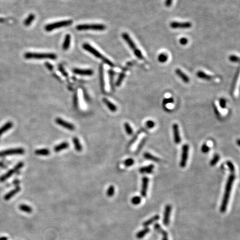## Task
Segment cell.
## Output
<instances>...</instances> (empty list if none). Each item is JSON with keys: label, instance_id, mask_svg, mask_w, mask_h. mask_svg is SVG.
I'll use <instances>...</instances> for the list:
<instances>
[{"label": "cell", "instance_id": "17", "mask_svg": "<svg viewBox=\"0 0 240 240\" xmlns=\"http://www.w3.org/2000/svg\"><path fill=\"white\" fill-rule=\"evenodd\" d=\"M155 168V166L154 164H149L148 166H146L139 168V172L141 174H151L153 172L154 169Z\"/></svg>", "mask_w": 240, "mask_h": 240}, {"label": "cell", "instance_id": "39", "mask_svg": "<svg viewBox=\"0 0 240 240\" xmlns=\"http://www.w3.org/2000/svg\"><path fill=\"white\" fill-rule=\"evenodd\" d=\"M131 202L134 205H138L141 202V197L138 196H135L132 198Z\"/></svg>", "mask_w": 240, "mask_h": 240}, {"label": "cell", "instance_id": "16", "mask_svg": "<svg viewBox=\"0 0 240 240\" xmlns=\"http://www.w3.org/2000/svg\"><path fill=\"white\" fill-rule=\"evenodd\" d=\"M175 73L177 76H178L180 79L182 80L183 82L186 83L190 82L189 77L185 73L183 72L182 70H180V69H176Z\"/></svg>", "mask_w": 240, "mask_h": 240}, {"label": "cell", "instance_id": "52", "mask_svg": "<svg viewBox=\"0 0 240 240\" xmlns=\"http://www.w3.org/2000/svg\"><path fill=\"white\" fill-rule=\"evenodd\" d=\"M172 2H173V0H166L165 2H164L165 6L167 7H170L172 5Z\"/></svg>", "mask_w": 240, "mask_h": 240}, {"label": "cell", "instance_id": "35", "mask_svg": "<svg viewBox=\"0 0 240 240\" xmlns=\"http://www.w3.org/2000/svg\"><path fill=\"white\" fill-rule=\"evenodd\" d=\"M35 16L34 14H30L28 16V17L25 19V21L24 22V25L26 26H28L30 25H31L32 21L35 19Z\"/></svg>", "mask_w": 240, "mask_h": 240}, {"label": "cell", "instance_id": "1", "mask_svg": "<svg viewBox=\"0 0 240 240\" xmlns=\"http://www.w3.org/2000/svg\"><path fill=\"white\" fill-rule=\"evenodd\" d=\"M235 180V174H231L228 176L227 182L226 184V187L224 189V195L221 203L220 207V211L222 213H224L226 211L228 207V203L229 202V199L230 197L231 192L232 190V186L234 184V181Z\"/></svg>", "mask_w": 240, "mask_h": 240}, {"label": "cell", "instance_id": "10", "mask_svg": "<svg viewBox=\"0 0 240 240\" xmlns=\"http://www.w3.org/2000/svg\"><path fill=\"white\" fill-rule=\"evenodd\" d=\"M25 152L24 150L21 148H18V149H10V150H7L5 151L1 152H0V157H3L5 156L11 155H21L23 154Z\"/></svg>", "mask_w": 240, "mask_h": 240}, {"label": "cell", "instance_id": "15", "mask_svg": "<svg viewBox=\"0 0 240 240\" xmlns=\"http://www.w3.org/2000/svg\"><path fill=\"white\" fill-rule=\"evenodd\" d=\"M73 72L77 75H83V76H91L94 74V71L90 69H75L73 70Z\"/></svg>", "mask_w": 240, "mask_h": 240}, {"label": "cell", "instance_id": "19", "mask_svg": "<svg viewBox=\"0 0 240 240\" xmlns=\"http://www.w3.org/2000/svg\"><path fill=\"white\" fill-rule=\"evenodd\" d=\"M102 101L104 102V104H106V105L108 106V109H109L111 112H116V111H117V106H116V105H115L114 104H112L111 101H109L107 98H103Z\"/></svg>", "mask_w": 240, "mask_h": 240}, {"label": "cell", "instance_id": "12", "mask_svg": "<svg viewBox=\"0 0 240 240\" xmlns=\"http://www.w3.org/2000/svg\"><path fill=\"white\" fill-rule=\"evenodd\" d=\"M172 207L170 205H167L165 207L164 211V215L163 218V224L164 226H168L170 224V217Z\"/></svg>", "mask_w": 240, "mask_h": 240}, {"label": "cell", "instance_id": "34", "mask_svg": "<svg viewBox=\"0 0 240 240\" xmlns=\"http://www.w3.org/2000/svg\"><path fill=\"white\" fill-rule=\"evenodd\" d=\"M102 67L103 66H101V67H100V82H101V89L103 90V91H104V72H103V67Z\"/></svg>", "mask_w": 240, "mask_h": 240}, {"label": "cell", "instance_id": "38", "mask_svg": "<svg viewBox=\"0 0 240 240\" xmlns=\"http://www.w3.org/2000/svg\"><path fill=\"white\" fill-rule=\"evenodd\" d=\"M134 163H135L134 160L132 158H129L125 160V161L123 162V164L127 168H129V167L132 166L133 164H134Z\"/></svg>", "mask_w": 240, "mask_h": 240}, {"label": "cell", "instance_id": "2", "mask_svg": "<svg viewBox=\"0 0 240 240\" xmlns=\"http://www.w3.org/2000/svg\"><path fill=\"white\" fill-rule=\"evenodd\" d=\"M122 37L123 40L126 41V42L129 45V46L131 48V49L133 51V52H134V54L136 57H137L139 60H143L144 57L142 55L141 51L139 50V48H137L135 43L134 42V41H133L132 39L130 37L129 35L126 32H124L122 34Z\"/></svg>", "mask_w": 240, "mask_h": 240}, {"label": "cell", "instance_id": "57", "mask_svg": "<svg viewBox=\"0 0 240 240\" xmlns=\"http://www.w3.org/2000/svg\"><path fill=\"white\" fill-rule=\"evenodd\" d=\"M4 21H5V19H2V18H0V23H2Z\"/></svg>", "mask_w": 240, "mask_h": 240}, {"label": "cell", "instance_id": "47", "mask_svg": "<svg viewBox=\"0 0 240 240\" xmlns=\"http://www.w3.org/2000/svg\"><path fill=\"white\" fill-rule=\"evenodd\" d=\"M146 141V139L144 138V139H143L141 141V142H139V145H138V147H137V151H136L137 152H139L140 151V150L142 149L143 146L145 144Z\"/></svg>", "mask_w": 240, "mask_h": 240}, {"label": "cell", "instance_id": "26", "mask_svg": "<svg viewBox=\"0 0 240 240\" xmlns=\"http://www.w3.org/2000/svg\"><path fill=\"white\" fill-rule=\"evenodd\" d=\"M150 231V229L149 228H145L144 229L140 231L136 234V238L138 239H141L145 236L146 235L149 233Z\"/></svg>", "mask_w": 240, "mask_h": 240}, {"label": "cell", "instance_id": "6", "mask_svg": "<svg viewBox=\"0 0 240 240\" xmlns=\"http://www.w3.org/2000/svg\"><path fill=\"white\" fill-rule=\"evenodd\" d=\"M77 30H94L103 31L106 29V26L102 24H82L79 25L76 27Z\"/></svg>", "mask_w": 240, "mask_h": 240}, {"label": "cell", "instance_id": "48", "mask_svg": "<svg viewBox=\"0 0 240 240\" xmlns=\"http://www.w3.org/2000/svg\"><path fill=\"white\" fill-rule=\"evenodd\" d=\"M229 60L232 62H238L240 61L239 57L236 55H231L229 57Z\"/></svg>", "mask_w": 240, "mask_h": 240}, {"label": "cell", "instance_id": "5", "mask_svg": "<svg viewBox=\"0 0 240 240\" xmlns=\"http://www.w3.org/2000/svg\"><path fill=\"white\" fill-rule=\"evenodd\" d=\"M72 20H65V21H60V22L51 23V24H48V25L46 26L45 30L47 31H51L55 29H59L61 27H63L70 25L72 23Z\"/></svg>", "mask_w": 240, "mask_h": 240}, {"label": "cell", "instance_id": "55", "mask_svg": "<svg viewBox=\"0 0 240 240\" xmlns=\"http://www.w3.org/2000/svg\"><path fill=\"white\" fill-rule=\"evenodd\" d=\"M46 65L48 66V68L50 70H52V68H53L52 66L50 64H48V63H46Z\"/></svg>", "mask_w": 240, "mask_h": 240}, {"label": "cell", "instance_id": "37", "mask_svg": "<svg viewBox=\"0 0 240 240\" xmlns=\"http://www.w3.org/2000/svg\"><path fill=\"white\" fill-rule=\"evenodd\" d=\"M220 155H218V154H215V155L214 156L213 158H212L211 160L210 161V164H211V166H215L216 164H217V162H218L219 160H220Z\"/></svg>", "mask_w": 240, "mask_h": 240}, {"label": "cell", "instance_id": "25", "mask_svg": "<svg viewBox=\"0 0 240 240\" xmlns=\"http://www.w3.org/2000/svg\"><path fill=\"white\" fill-rule=\"evenodd\" d=\"M70 42H71V36L69 34H67L65 36V40L62 45L63 50L66 51L69 49V48H70Z\"/></svg>", "mask_w": 240, "mask_h": 240}, {"label": "cell", "instance_id": "8", "mask_svg": "<svg viewBox=\"0 0 240 240\" xmlns=\"http://www.w3.org/2000/svg\"><path fill=\"white\" fill-rule=\"evenodd\" d=\"M23 166V163L21 162H19L11 170L9 171V172H7L6 174L3 175L1 177H0V181L3 182V181H6L7 179H8L9 177H11L13 174L16 173V172H17L19 170V169L21 168Z\"/></svg>", "mask_w": 240, "mask_h": 240}, {"label": "cell", "instance_id": "44", "mask_svg": "<svg viewBox=\"0 0 240 240\" xmlns=\"http://www.w3.org/2000/svg\"><path fill=\"white\" fill-rule=\"evenodd\" d=\"M210 150V148L206 143H203L201 147V151L203 154H207Z\"/></svg>", "mask_w": 240, "mask_h": 240}, {"label": "cell", "instance_id": "43", "mask_svg": "<svg viewBox=\"0 0 240 240\" xmlns=\"http://www.w3.org/2000/svg\"><path fill=\"white\" fill-rule=\"evenodd\" d=\"M109 76H110V80L111 87L112 89H114V85H113V79H114V75L115 73L112 70H109Z\"/></svg>", "mask_w": 240, "mask_h": 240}, {"label": "cell", "instance_id": "27", "mask_svg": "<svg viewBox=\"0 0 240 240\" xmlns=\"http://www.w3.org/2000/svg\"><path fill=\"white\" fill-rule=\"evenodd\" d=\"M73 145L75 146V148L76 151L78 152H81L82 151V147L81 143L79 142V139L77 137H73Z\"/></svg>", "mask_w": 240, "mask_h": 240}, {"label": "cell", "instance_id": "29", "mask_svg": "<svg viewBox=\"0 0 240 240\" xmlns=\"http://www.w3.org/2000/svg\"><path fill=\"white\" fill-rule=\"evenodd\" d=\"M154 229L157 232L161 234L162 235V236H168V232L164 230L162 228H161V226L158 224H154Z\"/></svg>", "mask_w": 240, "mask_h": 240}, {"label": "cell", "instance_id": "30", "mask_svg": "<svg viewBox=\"0 0 240 240\" xmlns=\"http://www.w3.org/2000/svg\"><path fill=\"white\" fill-rule=\"evenodd\" d=\"M35 154L40 156H48L50 154V151L48 149H38L36 150Z\"/></svg>", "mask_w": 240, "mask_h": 240}, {"label": "cell", "instance_id": "28", "mask_svg": "<svg viewBox=\"0 0 240 240\" xmlns=\"http://www.w3.org/2000/svg\"><path fill=\"white\" fill-rule=\"evenodd\" d=\"M13 126V123L11 122H9L6 123L4 126L0 129V136L2 135L3 133L6 132L7 131L10 130Z\"/></svg>", "mask_w": 240, "mask_h": 240}, {"label": "cell", "instance_id": "50", "mask_svg": "<svg viewBox=\"0 0 240 240\" xmlns=\"http://www.w3.org/2000/svg\"><path fill=\"white\" fill-rule=\"evenodd\" d=\"M179 42H180V44L185 46V45H186V44H188L189 41H188L187 38H185V37H182V38H180Z\"/></svg>", "mask_w": 240, "mask_h": 240}, {"label": "cell", "instance_id": "13", "mask_svg": "<svg viewBox=\"0 0 240 240\" xmlns=\"http://www.w3.org/2000/svg\"><path fill=\"white\" fill-rule=\"evenodd\" d=\"M172 131L174 134V141L176 144H180L181 141L180 136L179 126L177 123H174L172 125Z\"/></svg>", "mask_w": 240, "mask_h": 240}, {"label": "cell", "instance_id": "56", "mask_svg": "<svg viewBox=\"0 0 240 240\" xmlns=\"http://www.w3.org/2000/svg\"><path fill=\"white\" fill-rule=\"evenodd\" d=\"M0 240H8V238L7 237H0Z\"/></svg>", "mask_w": 240, "mask_h": 240}, {"label": "cell", "instance_id": "58", "mask_svg": "<svg viewBox=\"0 0 240 240\" xmlns=\"http://www.w3.org/2000/svg\"><path fill=\"white\" fill-rule=\"evenodd\" d=\"M237 144H238V145L240 146V140L239 139L237 140Z\"/></svg>", "mask_w": 240, "mask_h": 240}, {"label": "cell", "instance_id": "22", "mask_svg": "<svg viewBox=\"0 0 240 240\" xmlns=\"http://www.w3.org/2000/svg\"><path fill=\"white\" fill-rule=\"evenodd\" d=\"M69 147V143L68 142H64L60 143L58 145L56 146L54 148V151L56 152H58L63 150L67 149Z\"/></svg>", "mask_w": 240, "mask_h": 240}, {"label": "cell", "instance_id": "3", "mask_svg": "<svg viewBox=\"0 0 240 240\" xmlns=\"http://www.w3.org/2000/svg\"><path fill=\"white\" fill-rule=\"evenodd\" d=\"M82 48H83L84 50L87 51L89 52H90L91 54H92L94 56H95V57L98 58H100L101 60H102L104 63H107L109 66H110L112 67H114L115 66L114 63H112L111 61L108 59L107 58L104 57L103 55H102L96 49H95V48H93L91 46L90 44H83L82 45Z\"/></svg>", "mask_w": 240, "mask_h": 240}, {"label": "cell", "instance_id": "42", "mask_svg": "<svg viewBox=\"0 0 240 240\" xmlns=\"http://www.w3.org/2000/svg\"><path fill=\"white\" fill-rule=\"evenodd\" d=\"M174 102V98H172V97L164 98V99L163 100V101H162V104H163V106H165L166 104H172Z\"/></svg>", "mask_w": 240, "mask_h": 240}, {"label": "cell", "instance_id": "21", "mask_svg": "<svg viewBox=\"0 0 240 240\" xmlns=\"http://www.w3.org/2000/svg\"><path fill=\"white\" fill-rule=\"evenodd\" d=\"M197 77L201 79H205L206 81H211V79H213V77L211 75H208L207 73L201 71H199V72L197 73Z\"/></svg>", "mask_w": 240, "mask_h": 240}, {"label": "cell", "instance_id": "18", "mask_svg": "<svg viewBox=\"0 0 240 240\" xmlns=\"http://www.w3.org/2000/svg\"><path fill=\"white\" fill-rule=\"evenodd\" d=\"M20 190H21V189H20L19 187H17L16 189H15L14 190L11 191L10 192L7 193L6 195L4 197V199H5L6 201H9L12 197L16 195L17 193L19 192V191H20Z\"/></svg>", "mask_w": 240, "mask_h": 240}, {"label": "cell", "instance_id": "4", "mask_svg": "<svg viewBox=\"0 0 240 240\" xmlns=\"http://www.w3.org/2000/svg\"><path fill=\"white\" fill-rule=\"evenodd\" d=\"M24 56L27 59H50V60H56L57 58V56L55 54L52 53H32V52H27L26 53Z\"/></svg>", "mask_w": 240, "mask_h": 240}, {"label": "cell", "instance_id": "45", "mask_svg": "<svg viewBox=\"0 0 240 240\" xmlns=\"http://www.w3.org/2000/svg\"><path fill=\"white\" fill-rule=\"evenodd\" d=\"M143 129H140V130H139V131L137 132V133H136V135H135V136L133 137V139H132L131 141V142H130V145H132L133 143L136 141V140H137V138L139 137V134H140L142 132H143Z\"/></svg>", "mask_w": 240, "mask_h": 240}, {"label": "cell", "instance_id": "20", "mask_svg": "<svg viewBox=\"0 0 240 240\" xmlns=\"http://www.w3.org/2000/svg\"><path fill=\"white\" fill-rule=\"evenodd\" d=\"M160 219V216L158 215H155L154 217H152L151 218H150L148 220L146 221L143 223V226L145 228H148V226H150V224H152L153 223H154L155 222L158 221V220Z\"/></svg>", "mask_w": 240, "mask_h": 240}, {"label": "cell", "instance_id": "7", "mask_svg": "<svg viewBox=\"0 0 240 240\" xmlns=\"http://www.w3.org/2000/svg\"><path fill=\"white\" fill-rule=\"evenodd\" d=\"M189 146L187 144H185L182 147V152H181L180 163L181 168H184L186 167L189 158Z\"/></svg>", "mask_w": 240, "mask_h": 240}, {"label": "cell", "instance_id": "49", "mask_svg": "<svg viewBox=\"0 0 240 240\" xmlns=\"http://www.w3.org/2000/svg\"><path fill=\"white\" fill-rule=\"evenodd\" d=\"M219 104H220V107L222 108H224L226 106V101L224 98H221L219 101Z\"/></svg>", "mask_w": 240, "mask_h": 240}, {"label": "cell", "instance_id": "36", "mask_svg": "<svg viewBox=\"0 0 240 240\" xmlns=\"http://www.w3.org/2000/svg\"><path fill=\"white\" fill-rule=\"evenodd\" d=\"M124 127L127 134L128 135H132L133 134L132 128L130 126V124L127 122L124 123Z\"/></svg>", "mask_w": 240, "mask_h": 240}, {"label": "cell", "instance_id": "32", "mask_svg": "<svg viewBox=\"0 0 240 240\" xmlns=\"http://www.w3.org/2000/svg\"><path fill=\"white\" fill-rule=\"evenodd\" d=\"M238 75H239V70H238L236 75L234 77V81L232 83V86H231V95H233L234 94V91H235V89L236 87V84L237 82V79L238 77Z\"/></svg>", "mask_w": 240, "mask_h": 240}, {"label": "cell", "instance_id": "40", "mask_svg": "<svg viewBox=\"0 0 240 240\" xmlns=\"http://www.w3.org/2000/svg\"><path fill=\"white\" fill-rule=\"evenodd\" d=\"M115 194V187L114 186H110L108 187V191H107V195L108 197H111L114 196Z\"/></svg>", "mask_w": 240, "mask_h": 240}, {"label": "cell", "instance_id": "41", "mask_svg": "<svg viewBox=\"0 0 240 240\" xmlns=\"http://www.w3.org/2000/svg\"><path fill=\"white\" fill-rule=\"evenodd\" d=\"M226 164L228 165L229 170L231 172V174H235V166H234V164H232V162H231V161H228L226 162Z\"/></svg>", "mask_w": 240, "mask_h": 240}, {"label": "cell", "instance_id": "31", "mask_svg": "<svg viewBox=\"0 0 240 240\" xmlns=\"http://www.w3.org/2000/svg\"><path fill=\"white\" fill-rule=\"evenodd\" d=\"M19 209L21 211L24 212L27 214H30L32 212V208L30 206L25 204H21L19 206Z\"/></svg>", "mask_w": 240, "mask_h": 240}, {"label": "cell", "instance_id": "54", "mask_svg": "<svg viewBox=\"0 0 240 240\" xmlns=\"http://www.w3.org/2000/svg\"><path fill=\"white\" fill-rule=\"evenodd\" d=\"M60 70L61 71V72L63 73V75H65V76H66V77L67 76V73L65 72V71L63 70V69L62 67H60Z\"/></svg>", "mask_w": 240, "mask_h": 240}, {"label": "cell", "instance_id": "23", "mask_svg": "<svg viewBox=\"0 0 240 240\" xmlns=\"http://www.w3.org/2000/svg\"><path fill=\"white\" fill-rule=\"evenodd\" d=\"M143 157H144V158L147 159V160L154 161V162H159L160 161V158L156 157L154 155H152V154L149 153V152H145L144 154H143Z\"/></svg>", "mask_w": 240, "mask_h": 240}, {"label": "cell", "instance_id": "46", "mask_svg": "<svg viewBox=\"0 0 240 240\" xmlns=\"http://www.w3.org/2000/svg\"><path fill=\"white\" fill-rule=\"evenodd\" d=\"M155 126V123L154 121L152 120H149L146 122V126L149 129L154 128Z\"/></svg>", "mask_w": 240, "mask_h": 240}, {"label": "cell", "instance_id": "24", "mask_svg": "<svg viewBox=\"0 0 240 240\" xmlns=\"http://www.w3.org/2000/svg\"><path fill=\"white\" fill-rule=\"evenodd\" d=\"M126 67H126L125 69H123L122 72L120 73V75H119L118 77V79H117V81L116 82V86H117V87L120 86L121 85V83H122V82L123 81L124 78L125 77V75H126L125 73H126L127 69V68H128V67H127L128 66Z\"/></svg>", "mask_w": 240, "mask_h": 240}, {"label": "cell", "instance_id": "9", "mask_svg": "<svg viewBox=\"0 0 240 240\" xmlns=\"http://www.w3.org/2000/svg\"><path fill=\"white\" fill-rule=\"evenodd\" d=\"M170 27L173 29H190L192 27V23L190 22H180L174 21L170 23Z\"/></svg>", "mask_w": 240, "mask_h": 240}, {"label": "cell", "instance_id": "11", "mask_svg": "<svg viewBox=\"0 0 240 240\" xmlns=\"http://www.w3.org/2000/svg\"><path fill=\"white\" fill-rule=\"evenodd\" d=\"M55 122L58 125L63 127L67 130H70V131H74L75 129V127L74 126V125L73 124L65 121V120H63V119H62L61 118H56L55 120Z\"/></svg>", "mask_w": 240, "mask_h": 240}, {"label": "cell", "instance_id": "14", "mask_svg": "<svg viewBox=\"0 0 240 240\" xmlns=\"http://www.w3.org/2000/svg\"><path fill=\"white\" fill-rule=\"evenodd\" d=\"M149 179L147 177H143L142 179V186L141 190V195L142 197H146L147 194L149 187Z\"/></svg>", "mask_w": 240, "mask_h": 240}, {"label": "cell", "instance_id": "33", "mask_svg": "<svg viewBox=\"0 0 240 240\" xmlns=\"http://www.w3.org/2000/svg\"><path fill=\"white\" fill-rule=\"evenodd\" d=\"M168 59V55L165 53H161L158 55V61L161 63H165Z\"/></svg>", "mask_w": 240, "mask_h": 240}, {"label": "cell", "instance_id": "53", "mask_svg": "<svg viewBox=\"0 0 240 240\" xmlns=\"http://www.w3.org/2000/svg\"><path fill=\"white\" fill-rule=\"evenodd\" d=\"M73 102H74V104L75 106H77L78 104V98L77 95H75L74 96V98H73Z\"/></svg>", "mask_w": 240, "mask_h": 240}, {"label": "cell", "instance_id": "51", "mask_svg": "<svg viewBox=\"0 0 240 240\" xmlns=\"http://www.w3.org/2000/svg\"><path fill=\"white\" fill-rule=\"evenodd\" d=\"M212 105H213V108H214V112H215V114L216 115V116H220V112H219V111H218V108H217V106H216V104H214V103H213L212 104Z\"/></svg>", "mask_w": 240, "mask_h": 240}]
</instances>
